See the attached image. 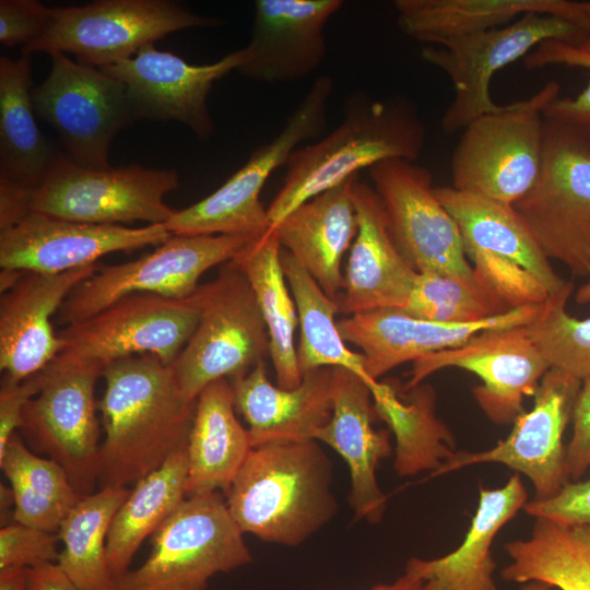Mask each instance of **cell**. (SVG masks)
<instances>
[{"label": "cell", "instance_id": "cell-1", "mask_svg": "<svg viewBox=\"0 0 590 590\" xmlns=\"http://www.w3.org/2000/svg\"><path fill=\"white\" fill-rule=\"evenodd\" d=\"M103 377L98 485L127 487L187 447L196 402L181 394L170 366L151 354L118 359Z\"/></svg>", "mask_w": 590, "mask_h": 590}, {"label": "cell", "instance_id": "cell-2", "mask_svg": "<svg viewBox=\"0 0 590 590\" xmlns=\"http://www.w3.org/2000/svg\"><path fill=\"white\" fill-rule=\"evenodd\" d=\"M425 141L415 106L397 95L374 99L354 92L330 133L291 155L283 184L267 208L269 227L316 196L387 160L414 162Z\"/></svg>", "mask_w": 590, "mask_h": 590}, {"label": "cell", "instance_id": "cell-3", "mask_svg": "<svg viewBox=\"0 0 590 590\" xmlns=\"http://www.w3.org/2000/svg\"><path fill=\"white\" fill-rule=\"evenodd\" d=\"M315 439L273 440L252 447L225 492L243 533L296 546L338 510L331 461Z\"/></svg>", "mask_w": 590, "mask_h": 590}, {"label": "cell", "instance_id": "cell-4", "mask_svg": "<svg viewBox=\"0 0 590 590\" xmlns=\"http://www.w3.org/2000/svg\"><path fill=\"white\" fill-rule=\"evenodd\" d=\"M514 206L548 259L588 275L590 129L545 118L539 176Z\"/></svg>", "mask_w": 590, "mask_h": 590}, {"label": "cell", "instance_id": "cell-5", "mask_svg": "<svg viewBox=\"0 0 590 590\" xmlns=\"http://www.w3.org/2000/svg\"><path fill=\"white\" fill-rule=\"evenodd\" d=\"M194 294L199 322L169 365L181 394L192 402L210 384L244 375L264 361L270 343L252 288L233 260Z\"/></svg>", "mask_w": 590, "mask_h": 590}, {"label": "cell", "instance_id": "cell-6", "mask_svg": "<svg viewBox=\"0 0 590 590\" xmlns=\"http://www.w3.org/2000/svg\"><path fill=\"white\" fill-rule=\"evenodd\" d=\"M219 492L187 496L151 535V553L117 590H206L212 577L252 560Z\"/></svg>", "mask_w": 590, "mask_h": 590}, {"label": "cell", "instance_id": "cell-7", "mask_svg": "<svg viewBox=\"0 0 590 590\" xmlns=\"http://www.w3.org/2000/svg\"><path fill=\"white\" fill-rule=\"evenodd\" d=\"M559 91V83L548 81L529 98L471 121L452 153V187L512 205L518 202L539 176L544 109Z\"/></svg>", "mask_w": 590, "mask_h": 590}, {"label": "cell", "instance_id": "cell-8", "mask_svg": "<svg viewBox=\"0 0 590 590\" xmlns=\"http://www.w3.org/2000/svg\"><path fill=\"white\" fill-rule=\"evenodd\" d=\"M333 91L330 75H319L287 117L281 131L258 146L247 162L220 188L202 200L175 210L164 224L173 235L257 236L269 228L261 190L272 173L286 165L299 144L319 138L327 126Z\"/></svg>", "mask_w": 590, "mask_h": 590}, {"label": "cell", "instance_id": "cell-9", "mask_svg": "<svg viewBox=\"0 0 590 590\" xmlns=\"http://www.w3.org/2000/svg\"><path fill=\"white\" fill-rule=\"evenodd\" d=\"M223 20L203 16L169 0H99L51 8L45 33L22 55L62 52L105 68L131 58L146 45L191 27H216Z\"/></svg>", "mask_w": 590, "mask_h": 590}, {"label": "cell", "instance_id": "cell-10", "mask_svg": "<svg viewBox=\"0 0 590 590\" xmlns=\"http://www.w3.org/2000/svg\"><path fill=\"white\" fill-rule=\"evenodd\" d=\"M179 187L175 169L139 164L90 169L61 153L27 194L25 209L91 224H165L175 210L164 197Z\"/></svg>", "mask_w": 590, "mask_h": 590}, {"label": "cell", "instance_id": "cell-11", "mask_svg": "<svg viewBox=\"0 0 590 590\" xmlns=\"http://www.w3.org/2000/svg\"><path fill=\"white\" fill-rule=\"evenodd\" d=\"M588 35V30L569 21L529 12L502 27L425 46L421 58L444 71L455 90L441 118L442 130H463L477 117L497 110L502 105L491 96L492 78L540 43L552 39L580 46Z\"/></svg>", "mask_w": 590, "mask_h": 590}, {"label": "cell", "instance_id": "cell-12", "mask_svg": "<svg viewBox=\"0 0 590 590\" xmlns=\"http://www.w3.org/2000/svg\"><path fill=\"white\" fill-rule=\"evenodd\" d=\"M200 314L194 293L186 298L129 295L59 330L61 345L51 363L105 369L118 359L151 354L170 365L193 333Z\"/></svg>", "mask_w": 590, "mask_h": 590}, {"label": "cell", "instance_id": "cell-13", "mask_svg": "<svg viewBox=\"0 0 590 590\" xmlns=\"http://www.w3.org/2000/svg\"><path fill=\"white\" fill-rule=\"evenodd\" d=\"M47 78L32 88L37 117L58 134L62 153L76 165L107 169L115 135L137 121L121 81L62 52L50 54Z\"/></svg>", "mask_w": 590, "mask_h": 590}, {"label": "cell", "instance_id": "cell-14", "mask_svg": "<svg viewBox=\"0 0 590 590\" xmlns=\"http://www.w3.org/2000/svg\"><path fill=\"white\" fill-rule=\"evenodd\" d=\"M258 236V235H257ZM255 236L172 235L151 253L120 264H99L67 296L54 320L71 324L133 294L191 296L201 275L232 260Z\"/></svg>", "mask_w": 590, "mask_h": 590}, {"label": "cell", "instance_id": "cell-15", "mask_svg": "<svg viewBox=\"0 0 590 590\" xmlns=\"http://www.w3.org/2000/svg\"><path fill=\"white\" fill-rule=\"evenodd\" d=\"M95 365L50 363L33 375L38 391L26 403L19 434L32 451L60 464L81 495L98 484L99 426Z\"/></svg>", "mask_w": 590, "mask_h": 590}, {"label": "cell", "instance_id": "cell-16", "mask_svg": "<svg viewBox=\"0 0 590 590\" xmlns=\"http://www.w3.org/2000/svg\"><path fill=\"white\" fill-rule=\"evenodd\" d=\"M449 367L476 375L482 385L472 394L485 415L499 425L514 424L523 401L534 396L550 369L527 326L494 328L476 333L456 347L427 354L413 362L403 390Z\"/></svg>", "mask_w": 590, "mask_h": 590}, {"label": "cell", "instance_id": "cell-17", "mask_svg": "<svg viewBox=\"0 0 590 590\" xmlns=\"http://www.w3.org/2000/svg\"><path fill=\"white\" fill-rule=\"evenodd\" d=\"M581 380L550 368L540 381L533 408L514 422L509 435L479 452H456L430 477L480 463H502L524 474L534 487V499L555 496L569 482L563 435L573 418Z\"/></svg>", "mask_w": 590, "mask_h": 590}, {"label": "cell", "instance_id": "cell-18", "mask_svg": "<svg viewBox=\"0 0 590 590\" xmlns=\"http://www.w3.org/2000/svg\"><path fill=\"white\" fill-rule=\"evenodd\" d=\"M368 174L392 237L417 272L473 273L459 227L437 199L427 168L396 158L374 165Z\"/></svg>", "mask_w": 590, "mask_h": 590}, {"label": "cell", "instance_id": "cell-19", "mask_svg": "<svg viewBox=\"0 0 590 590\" xmlns=\"http://www.w3.org/2000/svg\"><path fill=\"white\" fill-rule=\"evenodd\" d=\"M246 59L244 47L213 63L191 64L150 44L102 70L123 83L138 120L178 121L206 141L214 131L208 95L216 81L237 71Z\"/></svg>", "mask_w": 590, "mask_h": 590}, {"label": "cell", "instance_id": "cell-20", "mask_svg": "<svg viewBox=\"0 0 590 590\" xmlns=\"http://www.w3.org/2000/svg\"><path fill=\"white\" fill-rule=\"evenodd\" d=\"M170 236L164 224H91L30 211L0 229V267L58 274L97 263L111 252L161 245Z\"/></svg>", "mask_w": 590, "mask_h": 590}, {"label": "cell", "instance_id": "cell-21", "mask_svg": "<svg viewBox=\"0 0 590 590\" xmlns=\"http://www.w3.org/2000/svg\"><path fill=\"white\" fill-rule=\"evenodd\" d=\"M342 0H256L247 59L237 72L266 84L300 81L327 55L324 28Z\"/></svg>", "mask_w": 590, "mask_h": 590}, {"label": "cell", "instance_id": "cell-22", "mask_svg": "<svg viewBox=\"0 0 590 590\" xmlns=\"http://www.w3.org/2000/svg\"><path fill=\"white\" fill-rule=\"evenodd\" d=\"M543 304L524 305L472 323H445L413 317L400 309H377L338 321L346 343L359 349L368 377L375 381L406 362L463 344L484 330L528 326Z\"/></svg>", "mask_w": 590, "mask_h": 590}, {"label": "cell", "instance_id": "cell-23", "mask_svg": "<svg viewBox=\"0 0 590 590\" xmlns=\"http://www.w3.org/2000/svg\"><path fill=\"white\" fill-rule=\"evenodd\" d=\"M31 57L0 58V229L27 212V194L62 153L39 129L32 104Z\"/></svg>", "mask_w": 590, "mask_h": 590}, {"label": "cell", "instance_id": "cell-24", "mask_svg": "<svg viewBox=\"0 0 590 590\" xmlns=\"http://www.w3.org/2000/svg\"><path fill=\"white\" fill-rule=\"evenodd\" d=\"M358 228L337 303L352 316L377 309H402L417 271L398 248L382 202L374 187L357 178L352 188Z\"/></svg>", "mask_w": 590, "mask_h": 590}, {"label": "cell", "instance_id": "cell-25", "mask_svg": "<svg viewBox=\"0 0 590 590\" xmlns=\"http://www.w3.org/2000/svg\"><path fill=\"white\" fill-rule=\"evenodd\" d=\"M99 263L58 274L22 272L1 292L0 369L21 382L43 370L57 356L60 340L51 324L70 292L91 276Z\"/></svg>", "mask_w": 590, "mask_h": 590}, {"label": "cell", "instance_id": "cell-26", "mask_svg": "<svg viewBox=\"0 0 590 590\" xmlns=\"http://www.w3.org/2000/svg\"><path fill=\"white\" fill-rule=\"evenodd\" d=\"M332 416L314 439L327 444L347 463L350 503L356 519L379 523L387 496L377 482L380 460L391 455L387 429H376L370 385L343 367H332Z\"/></svg>", "mask_w": 590, "mask_h": 590}, {"label": "cell", "instance_id": "cell-27", "mask_svg": "<svg viewBox=\"0 0 590 590\" xmlns=\"http://www.w3.org/2000/svg\"><path fill=\"white\" fill-rule=\"evenodd\" d=\"M236 411L248 423L252 447L273 440L314 439L332 416V367L303 375L293 389L274 386L266 361L229 379Z\"/></svg>", "mask_w": 590, "mask_h": 590}, {"label": "cell", "instance_id": "cell-28", "mask_svg": "<svg viewBox=\"0 0 590 590\" xmlns=\"http://www.w3.org/2000/svg\"><path fill=\"white\" fill-rule=\"evenodd\" d=\"M357 178L354 175L300 204L272 227L282 249L334 300L343 287L342 260L358 228L352 196Z\"/></svg>", "mask_w": 590, "mask_h": 590}, {"label": "cell", "instance_id": "cell-29", "mask_svg": "<svg viewBox=\"0 0 590 590\" xmlns=\"http://www.w3.org/2000/svg\"><path fill=\"white\" fill-rule=\"evenodd\" d=\"M479 505L462 543L434 558L412 557L404 573L422 580L424 590H496L492 544L499 530L528 503L518 473L497 488L479 487Z\"/></svg>", "mask_w": 590, "mask_h": 590}, {"label": "cell", "instance_id": "cell-30", "mask_svg": "<svg viewBox=\"0 0 590 590\" xmlns=\"http://www.w3.org/2000/svg\"><path fill=\"white\" fill-rule=\"evenodd\" d=\"M434 191L456 221L467 256L486 252L511 261L532 274L548 295L566 285L568 281L553 270L550 259L512 204L452 186L435 187Z\"/></svg>", "mask_w": 590, "mask_h": 590}, {"label": "cell", "instance_id": "cell-31", "mask_svg": "<svg viewBox=\"0 0 590 590\" xmlns=\"http://www.w3.org/2000/svg\"><path fill=\"white\" fill-rule=\"evenodd\" d=\"M400 30L427 45L510 24L529 12L553 15L590 32L585 2L571 0H396Z\"/></svg>", "mask_w": 590, "mask_h": 590}, {"label": "cell", "instance_id": "cell-32", "mask_svg": "<svg viewBox=\"0 0 590 590\" xmlns=\"http://www.w3.org/2000/svg\"><path fill=\"white\" fill-rule=\"evenodd\" d=\"M235 412L228 379L210 384L198 396L187 442V496L225 493L241 468L252 445Z\"/></svg>", "mask_w": 590, "mask_h": 590}, {"label": "cell", "instance_id": "cell-33", "mask_svg": "<svg viewBox=\"0 0 590 590\" xmlns=\"http://www.w3.org/2000/svg\"><path fill=\"white\" fill-rule=\"evenodd\" d=\"M281 252L275 231L269 227L251 238L232 260L246 275L266 322L276 385L293 389L303 378L294 343L298 316Z\"/></svg>", "mask_w": 590, "mask_h": 590}, {"label": "cell", "instance_id": "cell-34", "mask_svg": "<svg viewBox=\"0 0 590 590\" xmlns=\"http://www.w3.org/2000/svg\"><path fill=\"white\" fill-rule=\"evenodd\" d=\"M370 389L377 418L396 439L393 468L398 475L432 474L457 452L452 433L437 416L436 391L430 385L399 392L378 380Z\"/></svg>", "mask_w": 590, "mask_h": 590}, {"label": "cell", "instance_id": "cell-35", "mask_svg": "<svg viewBox=\"0 0 590 590\" xmlns=\"http://www.w3.org/2000/svg\"><path fill=\"white\" fill-rule=\"evenodd\" d=\"M188 474L187 447L139 480L113 518L107 535V559L119 580L142 542L184 502Z\"/></svg>", "mask_w": 590, "mask_h": 590}, {"label": "cell", "instance_id": "cell-36", "mask_svg": "<svg viewBox=\"0 0 590 590\" xmlns=\"http://www.w3.org/2000/svg\"><path fill=\"white\" fill-rule=\"evenodd\" d=\"M507 581H539L559 590H590V527L536 518L529 538L505 545Z\"/></svg>", "mask_w": 590, "mask_h": 590}, {"label": "cell", "instance_id": "cell-37", "mask_svg": "<svg viewBox=\"0 0 590 590\" xmlns=\"http://www.w3.org/2000/svg\"><path fill=\"white\" fill-rule=\"evenodd\" d=\"M129 494L128 487H101L84 495L62 521L57 564L78 590H117L107 559V535Z\"/></svg>", "mask_w": 590, "mask_h": 590}, {"label": "cell", "instance_id": "cell-38", "mask_svg": "<svg viewBox=\"0 0 590 590\" xmlns=\"http://www.w3.org/2000/svg\"><path fill=\"white\" fill-rule=\"evenodd\" d=\"M281 260L298 316L300 333L296 351L302 375L320 367H343L366 380L370 388L375 386L377 381L366 373L364 356L351 350L339 331L337 300L284 249Z\"/></svg>", "mask_w": 590, "mask_h": 590}, {"label": "cell", "instance_id": "cell-39", "mask_svg": "<svg viewBox=\"0 0 590 590\" xmlns=\"http://www.w3.org/2000/svg\"><path fill=\"white\" fill-rule=\"evenodd\" d=\"M0 467L14 494L13 519L21 524L55 531L83 497L66 470L33 452L19 433L0 455Z\"/></svg>", "mask_w": 590, "mask_h": 590}, {"label": "cell", "instance_id": "cell-40", "mask_svg": "<svg viewBox=\"0 0 590 590\" xmlns=\"http://www.w3.org/2000/svg\"><path fill=\"white\" fill-rule=\"evenodd\" d=\"M511 309L512 305L500 292L474 269L470 275L418 272L400 310L430 321L472 323Z\"/></svg>", "mask_w": 590, "mask_h": 590}, {"label": "cell", "instance_id": "cell-41", "mask_svg": "<svg viewBox=\"0 0 590 590\" xmlns=\"http://www.w3.org/2000/svg\"><path fill=\"white\" fill-rule=\"evenodd\" d=\"M574 285L567 282L548 295L538 318L527 329L550 368L579 380L590 377V317L579 319L566 310Z\"/></svg>", "mask_w": 590, "mask_h": 590}, {"label": "cell", "instance_id": "cell-42", "mask_svg": "<svg viewBox=\"0 0 590 590\" xmlns=\"http://www.w3.org/2000/svg\"><path fill=\"white\" fill-rule=\"evenodd\" d=\"M528 69L551 64L585 68L590 71V52L558 40L540 43L524 58ZM544 117L590 129V81L576 97H557L544 109Z\"/></svg>", "mask_w": 590, "mask_h": 590}, {"label": "cell", "instance_id": "cell-43", "mask_svg": "<svg viewBox=\"0 0 590 590\" xmlns=\"http://www.w3.org/2000/svg\"><path fill=\"white\" fill-rule=\"evenodd\" d=\"M59 536L56 532L17 522L0 529V568L16 566L35 568L57 563Z\"/></svg>", "mask_w": 590, "mask_h": 590}, {"label": "cell", "instance_id": "cell-44", "mask_svg": "<svg viewBox=\"0 0 590 590\" xmlns=\"http://www.w3.org/2000/svg\"><path fill=\"white\" fill-rule=\"evenodd\" d=\"M50 14L51 8L36 0H1L0 43L24 48L45 33Z\"/></svg>", "mask_w": 590, "mask_h": 590}, {"label": "cell", "instance_id": "cell-45", "mask_svg": "<svg viewBox=\"0 0 590 590\" xmlns=\"http://www.w3.org/2000/svg\"><path fill=\"white\" fill-rule=\"evenodd\" d=\"M523 509L534 518L590 527V477L569 481L555 496L528 502Z\"/></svg>", "mask_w": 590, "mask_h": 590}, {"label": "cell", "instance_id": "cell-46", "mask_svg": "<svg viewBox=\"0 0 590 590\" xmlns=\"http://www.w3.org/2000/svg\"><path fill=\"white\" fill-rule=\"evenodd\" d=\"M573 435L566 446L569 481H579L590 468V377L581 381L574 411Z\"/></svg>", "mask_w": 590, "mask_h": 590}, {"label": "cell", "instance_id": "cell-47", "mask_svg": "<svg viewBox=\"0 0 590 590\" xmlns=\"http://www.w3.org/2000/svg\"><path fill=\"white\" fill-rule=\"evenodd\" d=\"M38 391V382L34 376L15 382L3 376L0 388V455L9 440L19 432L23 410L28 400Z\"/></svg>", "mask_w": 590, "mask_h": 590}, {"label": "cell", "instance_id": "cell-48", "mask_svg": "<svg viewBox=\"0 0 590 590\" xmlns=\"http://www.w3.org/2000/svg\"><path fill=\"white\" fill-rule=\"evenodd\" d=\"M30 590H78L57 563L28 568Z\"/></svg>", "mask_w": 590, "mask_h": 590}, {"label": "cell", "instance_id": "cell-49", "mask_svg": "<svg viewBox=\"0 0 590 590\" xmlns=\"http://www.w3.org/2000/svg\"><path fill=\"white\" fill-rule=\"evenodd\" d=\"M0 590H30L28 568L16 566L0 568Z\"/></svg>", "mask_w": 590, "mask_h": 590}, {"label": "cell", "instance_id": "cell-50", "mask_svg": "<svg viewBox=\"0 0 590 590\" xmlns=\"http://www.w3.org/2000/svg\"><path fill=\"white\" fill-rule=\"evenodd\" d=\"M370 590H424L422 580L414 578L404 573L394 582L391 583H378Z\"/></svg>", "mask_w": 590, "mask_h": 590}, {"label": "cell", "instance_id": "cell-51", "mask_svg": "<svg viewBox=\"0 0 590 590\" xmlns=\"http://www.w3.org/2000/svg\"><path fill=\"white\" fill-rule=\"evenodd\" d=\"M14 494L11 486L0 485V514L1 524L5 526L13 521ZM1 526V527H2Z\"/></svg>", "mask_w": 590, "mask_h": 590}, {"label": "cell", "instance_id": "cell-52", "mask_svg": "<svg viewBox=\"0 0 590 590\" xmlns=\"http://www.w3.org/2000/svg\"><path fill=\"white\" fill-rule=\"evenodd\" d=\"M588 276V281L577 290L575 295L576 303L580 305H590V269Z\"/></svg>", "mask_w": 590, "mask_h": 590}, {"label": "cell", "instance_id": "cell-53", "mask_svg": "<svg viewBox=\"0 0 590 590\" xmlns=\"http://www.w3.org/2000/svg\"><path fill=\"white\" fill-rule=\"evenodd\" d=\"M552 587L544 582L539 581H530L523 583L522 588L520 590H551Z\"/></svg>", "mask_w": 590, "mask_h": 590}, {"label": "cell", "instance_id": "cell-54", "mask_svg": "<svg viewBox=\"0 0 590 590\" xmlns=\"http://www.w3.org/2000/svg\"><path fill=\"white\" fill-rule=\"evenodd\" d=\"M585 4H586V10H587L588 20H589V27H590V1H586ZM578 47L587 52H590V32L587 38L585 39V42Z\"/></svg>", "mask_w": 590, "mask_h": 590}]
</instances>
